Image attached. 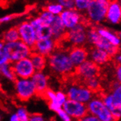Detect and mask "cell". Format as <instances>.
<instances>
[{
	"instance_id": "obj_1",
	"label": "cell",
	"mask_w": 121,
	"mask_h": 121,
	"mask_svg": "<svg viewBox=\"0 0 121 121\" xmlns=\"http://www.w3.org/2000/svg\"><path fill=\"white\" fill-rule=\"evenodd\" d=\"M48 65L56 74L68 75L76 70V67L71 62L68 52L65 50H55L47 57Z\"/></svg>"
},
{
	"instance_id": "obj_2",
	"label": "cell",
	"mask_w": 121,
	"mask_h": 121,
	"mask_svg": "<svg viewBox=\"0 0 121 121\" xmlns=\"http://www.w3.org/2000/svg\"><path fill=\"white\" fill-rule=\"evenodd\" d=\"M0 52L4 54L9 59L10 63H14L23 59L30 57L32 54V48L26 45L24 42L18 40L13 43H7Z\"/></svg>"
},
{
	"instance_id": "obj_3",
	"label": "cell",
	"mask_w": 121,
	"mask_h": 121,
	"mask_svg": "<svg viewBox=\"0 0 121 121\" xmlns=\"http://www.w3.org/2000/svg\"><path fill=\"white\" fill-rule=\"evenodd\" d=\"M109 1L107 0H90L86 12L87 18L91 23L99 24L106 20Z\"/></svg>"
},
{
	"instance_id": "obj_4",
	"label": "cell",
	"mask_w": 121,
	"mask_h": 121,
	"mask_svg": "<svg viewBox=\"0 0 121 121\" xmlns=\"http://www.w3.org/2000/svg\"><path fill=\"white\" fill-rule=\"evenodd\" d=\"M87 41L92 44L95 48H98L106 51L111 56H116L119 48L112 45L109 41L101 37L97 31L96 28H90L87 31Z\"/></svg>"
},
{
	"instance_id": "obj_5",
	"label": "cell",
	"mask_w": 121,
	"mask_h": 121,
	"mask_svg": "<svg viewBox=\"0 0 121 121\" xmlns=\"http://www.w3.org/2000/svg\"><path fill=\"white\" fill-rule=\"evenodd\" d=\"M88 112L97 117L101 121H115L112 112L106 107L102 98L94 97L87 104Z\"/></svg>"
},
{
	"instance_id": "obj_6",
	"label": "cell",
	"mask_w": 121,
	"mask_h": 121,
	"mask_svg": "<svg viewBox=\"0 0 121 121\" xmlns=\"http://www.w3.org/2000/svg\"><path fill=\"white\" fill-rule=\"evenodd\" d=\"M66 94L70 100L87 104L93 98V92L86 86L78 84L70 85L66 90Z\"/></svg>"
},
{
	"instance_id": "obj_7",
	"label": "cell",
	"mask_w": 121,
	"mask_h": 121,
	"mask_svg": "<svg viewBox=\"0 0 121 121\" xmlns=\"http://www.w3.org/2000/svg\"><path fill=\"white\" fill-rule=\"evenodd\" d=\"M87 31L84 24L68 30L65 39L73 47L83 46L87 41Z\"/></svg>"
},
{
	"instance_id": "obj_8",
	"label": "cell",
	"mask_w": 121,
	"mask_h": 121,
	"mask_svg": "<svg viewBox=\"0 0 121 121\" xmlns=\"http://www.w3.org/2000/svg\"><path fill=\"white\" fill-rule=\"evenodd\" d=\"M15 90L21 101H27L32 98L37 91L31 79H18L15 82Z\"/></svg>"
},
{
	"instance_id": "obj_9",
	"label": "cell",
	"mask_w": 121,
	"mask_h": 121,
	"mask_svg": "<svg viewBox=\"0 0 121 121\" xmlns=\"http://www.w3.org/2000/svg\"><path fill=\"white\" fill-rule=\"evenodd\" d=\"M16 79H31L36 73L30 57L23 59L12 64Z\"/></svg>"
},
{
	"instance_id": "obj_10",
	"label": "cell",
	"mask_w": 121,
	"mask_h": 121,
	"mask_svg": "<svg viewBox=\"0 0 121 121\" xmlns=\"http://www.w3.org/2000/svg\"><path fill=\"white\" fill-rule=\"evenodd\" d=\"M17 29L20 35V40L24 42L28 46L33 48L38 41V36L36 31L30 21H24L21 23L17 26Z\"/></svg>"
},
{
	"instance_id": "obj_11",
	"label": "cell",
	"mask_w": 121,
	"mask_h": 121,
	"mask_svg": "<svg viewBox=\"0 0 121 121\" xmlns=\"http://www.w3.org/2000/svg\"><path fill=\"white\" fill-rule=\"evenodd\" d=\"M98 72V65L90 60L85 61L82 65L76 67L75 70L76 74L84 82L97 77Z\"/></svg>"
},
{
	"instance_id": "obj_12",
	"label": "cell",
	"mask_w": 121,
	"mask_h": 121,
	"mask_svg": "<svg viewBox=\"0 0 121 121\" xmlns=\"http://www.w3.org/2000/svg\"><path fill=\"white\" fill-rule=\"evenodd\" d=\"M62 109L71 117L78 120L84 117L85 115H87L89 113L87 104L70 100V99H68L66 103L64 104Z\"/></svg>"
},
{
	"instance_id": "obj_13",
	"label": "cell",
	"mask_w": 121,
	"mask_h": 121,
	"mask_svg": "<svg viewBox=\"0 0 121 121\" xmlns=\"http://www.w3.org/2000/svg\"><path fill=\"white\" fill-rule=\"evenodd\" d=\"M60 16L67 30L83 24L82 15L76 10H64Z\"/></svg>"
},
{
	"instance_id": "obj_14",
	"label": "cell",
	"mask_w": 121,
	"mask_h": 121,
	"mask_svg": "<svg viewBox=\"0 0 121 121\" xmlns=\"http://www.w3.org/2000/svg\"><path fill=\"white\" fill-rule=\"evenodd\" d=\"M56 42L54 38L39 39L32 48V52L48 57L56 49Z\"/></svg>"
},
{
	"instance_id": "obj_15",
	"label": "cell",
	"mask_w": 121,
	"mask_h": 121,
	"mask_svg": "<svg viewBox=\"0 0 121 121\" xmlns=\"http://www.w3.org/2000/svg\"><path fill=\"white\" fill-rule=\"evenodd\" d=\"M68 54L71 62L76 68L87 61L89 57V52L84 46L71 48L68 52Z\"/></svg>"
},
{
	"instance_id": "obj_16",
	"label": "cell",
	"mask_w": 121,
	"mask_h": 121,
	"mask_svg": "<svg viewBox=\"0 0 121 121\" xmlns=\"http://www.w3.org/2000/svg\"><path fill=\"white\" fill-rule=\"evenodd\" d=\"M106 20L111 24H118L121 22V4L117 1L109 2Z\"/></svg>"
},
{
	"instance_id": "obj_17",
	"label": "cell",
	"mask_w": 121,
	"mask_h": 121,
	"mask_svg": "<svg viewBox=\"0 0 121 121\" xmlns=\"http://www.w3.org/2000/svg\"><path fill=\"white\" fill-rule=\"evenodd\" d=\"M50 27L52 29L53 38L56 42V43L65 39L68 30L62 21L60 16H55Z\"/></svg>"
},
{
	"instance_id": "obj_18",
	"label": "cell",
	"mask_w": 121,
	"mask_h": 121,
	"mask_svg": "<svg viewBox=\"0 0 121 121\" xmlns=\"http://www.w3.org/2000/svg\"><path fill=\"white\" fill-rule=\"evenodd\" d=\"M31 80L36 89L37 94L43 96L46 90L48 89V79L47 76L43 71H36V73L31 78Z\"/></svg>"
},
{
	"instance_id": "obj_19",
	"label": "cell",
	"mask_w": 121,
	"mask_h": 121,
	"mask_svg": "<svg viewBox=\"0 0 121 121\" xmlns=\"http://www.w3.org/2000/svg\"><path fill=\"white\" fill-rule=\"evenodd\" d=\"M90 60L95 62L98 65H101L106 63L110 59L111 56L102 49L98 48H92L89 53Z\"/></svg>"
},
{
	"instance_id": "obj_20",
	"label": "cell",
	"mask_w": 121,
	"mask_h": 121,
	"mask_svg": "<svg viewBox=\"0 0 121 121\" xmlns=\"http://www.w3.org/2000/svg\"><path fill=\"white\" fill-rule=\"evenodd\" d=\"M96 29L98 32L101 37H103L107 41H109L112 45L116 47H119L120 44V38L119 37L118 35L113 33L110 30L105 29V28L99 27V28H96Z\"/></svg>"
},
{
	"instance_id": "obj_21",
	"label": "cell",
	"mask_w": 121,
	"mask_h": 121,
	"mask_svg": "<svg viewBox=\"0 0 121 121\" xmlns=\"http://www.w3.org/2000/svg\"><path fill=\"white\" fill-rule=\"evenodd\" d=\"M30 59L36 71H43L48 64L47 57L35 52H32Z\"/></svg>"
},
{
	"instance_id": "obj_22",
	"label": "cell",
	"mask_w": 121,
	"mask_h": 121,
	"mask_svg": "<svg viewBox=\"0 0 121 121\" xmlns=\"http://www.w3.org/2000/svg\"><path fill=\"white\" fill-rule=\"evenodd\" d=\"M43 96L48 100L49 108H50V109L52 111L55 112L56 113L60 109H62V107H60V105L57 103V101H56V92H54V90L48 89L46 90V92H45Z\"/></svg>"
},
{
	"instance_id": "obj_23",
	"label": "cell",
	"mask_w": 121,
	"mask_h": 121,
	"mask_svg": "<svg viewBox=\"0 0 121 121\" xmlns=\"http://www.w3.org/2000/svg\"><path fill=\"white\" fill-rule=\"evenodd\" d=\"M20 40V35L17 27H13L8 30L3 34L2 41L7 43H13Z\"/></svg>"
},
{
	"instance_id": "obj_24",
	"label": "cell",
	"mask_w": 121,
	"mask_h": 121,
	"mask_svg": "<svg viewBox=\"0 0 121 121\" xmlns=\"http://www.w3.org/2000/svg\"><path fill=\"white\" fill-rule=\"evenodd\" d=\"M38 36V40L39 39H48L53 38L52 32L50 26H47L45 24H42L37 29H35Z\"/></svg>"
},
{
	"instance_id": "obj_25",
	"label": "cell",
	"mask_w": 121,
	"mask_h": 121,
	"mask_svg": "<svg viewBox=\"0 0 121 121\" xmlns=\"http://www.w3.org/2000/svg\"><path fill=\"white\" fill-rule=\"evenodd\" d=\"M0 71H1L2 75L10 81L16 82V80L17 79L15 73H14L12 63H7L4 65H0Z\"/></svg>"
},
{
	"instance_id": "obj_26",
	"label": "cell",
	"mask_w": 121,
	"mask_h": 121,
	"mask_svg": "<svg viewBox=\"0 0 121 121\" xmlns=\"http://www.w3.org/2000/svg\"><path fill=\"white\" fill-rule=\"evenodd\" d=\"M111 94L114 98L116 106L121 105V84L117 82L114 84Z\"/></svg>"
},
{
	"instance_id": "obj_27",
	"label": "cell",
	"mask_w": 121,
	"mask_h": 121,
	"mask_svg": "<svg viewBox=\"0 0 121 121\" xmlns=\"http://www.w3.org/2000/svg\"><path fill=\"white\" fill-rule=\"evenodd\" d=\"M46 10H48L49 13H51L52 14H53L54 16H60L62 14V13L64 11L63 7L60 4H59L58 2L51 3V4H48L46 6Z\"/></svg>"
},
{
	"instance_id": "obj_28",
	"label": "cell",
	"mask_w": 121,
	"mask_h": 121,
	"mask_svg": "<svg viewBox=\"0 0 121 121\" xmlns=\"http://www.w3.org/2000/svg\"><path fill=\"white\" fill-rule=\"evenodd\" d=\"M38 17L41 20L43 24H45V25H47V26H51L52 23L53 22V21L55 18V16L53 15V14L49 13L46 10H43L40 13V14L39 15Z\"/></svg>"
},
{
	"instance_id": "obj_29",
	"label": "cell",
	"mask_w": 121,
	"mask_h": 121,
	"mask_svg": "<svg viewBox=\"0 0 121 121\" xmlns=\"http://www.w3.org/2000/svg\"><path fill=\"white\" fill-rule=\"evenodd\" d=\"M90 3V0H76L75 1V9L81 13H86L89 5Z\"/></svg>"
},
{
	"instance_id": "obj_30",
	"label": "cell",
	"mask_w": 121,
	"mask_h": 121,
	"mask_svg": "<svg viewBox=\"0 0 121 121\" xmlns=\"http://www.w3.org/2000/svg\"><path fill=\"white\" fill-rule=\"evenodd\" d=\"M101 98H102L104 104L106 106V107H107L111 112L115 108L116 104L115 103V101H114V98L111 93H108V94H106V95H103V97Z\"/></svg>"
},
{
	"instance_id": "obj_31",
	"label": "cell",
	"mask_w": 121,
	"mask_h": 121,
	"mask_svg": "<svg viewBox=\"0 0 121 121\" xmlns=\"http://www.w3.org/2000/svg\"><path fill=\"white\" fill-rule=\"evenodd\" d=\"M85 86L94 92L100 87V82H99L97 77L92 78V79H90L85 82Z\"/></svg>"
},
{
	"instance_id": "obj_32",
	"label": "cell",
	"mask_w": 121,
	"mask_h": 121,
	"mask_svg": "<svg viewBox=\"0 0 121 121\" xmlns=\"http://www.w3.org/2000/svg\"><path fill=\"white\" fill-rule=\"evenodd\" d=\"M16 114L19 119V121H30V115H29V113H28L27 110L25 108L19 107L17 109Z\"/></svg>"
},
{
	"instance_id": "obj_33",
	"label": "cell",
	"mask_w": 121,
	"mask_h": 121,
	"mask_svg": "<svg viewBox=\"0 0 121 121\" xmlns=\"http://www.w3.org/2000/svg\"><path fill=\"white\" fill-rule=\"evenodd\" d=\"M56 101H57V103L60 107L62 108L64 104L68 100L66 92H64L62 91H57L56 92Z\"/></svg>"
},
{
	"instance_id": "obj_34",
	"label": "cell",
	"mask_w": 121,
	"mask_h": 121,
	"mask_svg": "<svg viewBox=\"0 0 121 121\" xmlns=\"http://www.w3.org/2000/svg\"><path fill=\"white\" fill-rule=\"evenodd\" d=\"M57 2L63 7L64 10H76L73 0H59Z\"/></svg>"
},
{
	"instance_id": "obj_35",
	"label": "cell",
	"mask_w": 121,
	"mask_h": 121,
	"mask_svg": "<svg viewBox=\"0 0 121 121\" xmlns=\"http://www.w3.org/2000/svg\"><path fill=\"white\" fill-rule=\"evenodd\" d=\"M56 114H57L58 117H60V119L62 121H73L72 117H71L63 109H60L57 112H56Z\"/></svg>"
},
{
	"instance_id": "obj_36",
	"label": "cell",
	"mask_w": 121,
	"mask_h": 121,
	"mask_svg": "<svg viewBox=\"0 0 121 121\" xmlns=\"http://www.w3.org/2000/svg\"><path fill=\"white\" fill-rule=\"evenodd\" d=\"M112 115L115 120H117L121 117V105L116 106L115 108L112 111Z\"/></svg>"
},
{
	"instance_id": "obj_37",
	"label": "cell",
	"mask_w": 121,
	"mask_h": 121,
	"mask_svg": "<svg viewBox=\"0 0 121 121\" xmlns=\"http://www.w3.org/2000/svg\"><path fill=\"white\" fill-rule=\"evenodd\" d=\"M79 121H101V120H99L97 117L88 113L87 115H85L84 117H83L82 118L79 120Z\"/></svg>"
},
{
	"instance_id": "obj_38",
	"label": "cell",
	"mask_w": 121,
	"mask_h": 121,
	"mask_svg": "<svg viewBox=\"0 0 121 121\" xmlns=\"http://www.w3.org/2000/svg\"><path fill=\"white\" fill-rule=\"evenodd\" d=\"M30 121H45V119L40 114H33L30 115Z\"/></svg>"
},
{
	"instance_id": "obj_39",
	"label": "cell",
	"mask_w": 121,
	"mask_h": 121,
	"mask_svg": "<svg viewBox=\"0 0 121 121\" xmlns=\"http://www.w3.org/2000/svg\"><path fill=\"white\" fill-rule=\"evenodd\" d=\"M115 77L117 82L121 84V65H117L115 69Z\"/></svg>"
},
{
	"instance_id": "obj_40",
	"label": "cell",
	"mask_w": 121,
	"mask_h": 121,
	"mask_svg": "<svg viewBox=\"0 0 121 121\" xmlns=\"http://www.w3.org/2000/svg\"><path fill=\"white\" fill-rule=\"evenodd\" d=\"M13 17L14 16H12V15L4 16L1 18V19H0V22H1L2 24H3V23H8V22H9V21H10L13 18Z\"/></svg>"
},
{
	"instance_id": "obj_41",
	"label": "cell",
	"mask_w": 121,
	"mask_h": 121,
	"mask_svg": "<svg viewBox=\"0 0 121 121\" xmlns=\"http://www.w3.org/2000/svg\"><path fill=\"white\" fill-rule=\"evenodd\" d=\"M9 121H19V119L18 117V115L16 113H13L11 115Z\"/></svg>"
},
{
	"instance_id": "obj_42",
	"label": "cell",
	"mask_w": 121,
	"mask_h": 121,
	"mask_svg": "<svg viewBox=\"0 0 121 121\" xmlns=\"http://www.w3.org/2000/svg\"><path fill=\"white\" fill-rule=\"evenodd\" d=\"M115 60H116V62H117L118 65H121V54H117L115 56Z\"/></svg>"
},
{
	"instance_id": "obj_43",
	"label": "cell",
	"mask_w": 121,
	"mask_h": 121,
	"mask_svg": "<svg viewBox=\"0 0 121 121\" xmlns=\"http://www.w3.org/2000/svg\"><path fill=\"white\" fill-rule=\"evenodd\" d=\"M118 35H119V37H120V39H121V32H120V34H119Z\"/></svg>"
},
{
	"instance_id": "obj_44",
	"label": "cell",
	"mask_w": 121,
	"mask_h": 121,
	"mask_svg": "<svg viewBox=\"0 0 121 121\" xmlns=\"http://www.w3.org/2000/svg\"><path fill=\"white\" fill-rule=\"evenodd\" d=\"M120 4H121V2H120Z\"/></svg>"
}]
</instances>
